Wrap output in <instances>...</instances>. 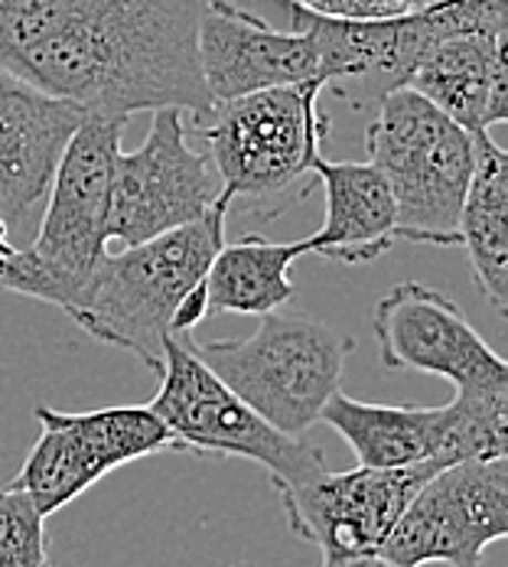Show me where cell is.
Here are the masks:
<instances>
[{
	"label": "cell",
	"mask_w": 508,
	"mask_h": 567,
	"mask_svg": "<svg viewBox=\"0 0 508 567\" xmlns=\"http://www.w3.org/2000/svg\"><path fill=\"white\" fill-rule=\"evenodd\" d=\"M203 0H0V69L85 114L212 109Z\"/></svg>",
	"instance_id": "1"
},
{
	"label": "cell",
	"mask_w": 508,
	"mask_h": 567,
	"mask_svg": "<svg viewBox=\"0 0 508 567\" xmlns=\"http://www.w3.org/2000/svg\"><path fill=\"white\" fill-rule=\"evenodd\" d=\"M228 209L231 196H222L189 226L112 248L89 275L69 317L92 340L134 352L160 375L164 342L176 337V310L206 281L216 251L226 245Z\"/></svg>",
	"instance_id": "2"
},
{
	"label": "cell",
	"mask_w": 508,
	"mask_h": 567,
	"mask_svg": "<svg viewBox=\"0 0 508 567\" xmlns=\"http://www.w3.org/2000/svg\"><path fill=\"white\" fill-rule=\"evenodd\" d=\"M323 82L261 89L216 102L203 131L206 157L219 173L231 203L255 216H278L307 196L313 164L323 154L330 117L320 114Z\"/></svg>",
	"instance_id": "3"
},
{
	"label": "cell",
	"mask_w": 508,
	"mask_h": 567,
	"mask_svg": "<svg viewBox=\"0 0 508 567\" xmlns=\"http://www.w3.org/2000/svg\"><path fill=\"white\" fill-rule=\"evenodd\" d=\"M258 320V330L245 340H189L193 352L281 434L307 437L323 404L339 392L355 342L287 307Z\"/></svg>",
	"instance_id": "4"
},
{
	"label": "cell",
	"mask_w": 508,
	"mask_h": 567,
	"mask_svg": "<svg viewBox=\"0 0 508 567\" xmlns=\"http://www.w3.org/2000/svg\"><path fill=\"white\" fill-rule=\"evenodd\" d=\"M369 164L385 176L397 238L459 245V213L473 176V134L411 89L388 92L365 127Z\"/></svg>",
	"instance_id": "5"
},
{
	"label": "cell",
	"mask_w": 508,
	"mask_h": 567,
	"mask_svg": "<svg viewBox=\"0 0 508 567\" xmlns=\"http://www.w3.org/2000/svg\"><path fill=\"white\" fill-rule=\"evenodd\" d=\"M193 337L164 342L160 392L151 411L167 424L176 451L196 456H241L268 470L271 486H293L326 470V456L307 437H287L193 352Z\"/></svg>",
	"instance_id": "6"
},
{
	"label": "cell",
	"mask_w": 508,
	"mask_h": 567,
	"mask_svg": "<svg viewBox=\"0 0 508 567\" xmlns=\"http://www.w3.org/2000/svg\"><path fill=\"white\" fill-rule=\"evenodd\" d=\"M121 131L124 117H82L59 157L40 226L30 238L33 255L65 290L62 313L75 307L89 275L108 255L112 179L114 161L121 154Z\"/></svg>",
	"instance_id": "7"
},
{
	"label": "cell",
	"mask_w": 508,
	"mask_h": 567,
	"mask_svg": "<svg viewBox=\"0 0 508 567\" xmlns=\"http://www.w3.org/2000/svg\"><path fill=\"white\" fill-rule=\"evenodd\" d=\"M508 535V454L437 470L404 506L379 545L397 567H483L493 542Z\"/></svg>",
	"instance_id": "8"
},
{
	"label": "cell",
	"mask_w": 508,
	"mask_h": 567,
	"mask_svg": "<svg viewBox=\"0 0 508 567\" xmlns=\"http://www.w3.org/2000/svg\"><path fill=\"white\" fill-rule=\"evenodd\" d=\"M222 196L228 193L212 161L189 147L186 112L157 109L147 141L114 161L108 251L189 226Z\"/></svg>",
	"instance_id": "9"
},
{
	"label": "cell",
	"mask_w": 508,
	"mask_h": 567,
	"mask_svg": "<svg viewBox=\"0 0 508 567\" xmlns=\"http://www.w3.org/2000/svg\"><path fill=\"white\" fill-rule=\"evenodd\" d=\"M372 333L385 369L427 372L453 382L456 392L508 389L506 359L444 290L417 281L395 284L372 310Z\"/></svg>",
	"instance_id": "10"
},
{
	"label": "cell",
	"mask_w": 508,
	"mask_h": 567,
	"mask_svg": "<svg viewBox=\"0 0 508 567\" xmlns=\"http://www.w3.org/2000/svg\"><path fill=\"white\" fill-rule=\"evenodd\" d=\"M437 470L440 466L434 463L395 470L355 466L345 473H333L326 466L310 480L278 486L274 493L290 532L317 545L323 555L379 551L397 515Z\"/></svg>",
	"instance_id": "11"
},
{
	"label": "cell",
	"mask_w": 508,
	"mask_h": 567,
	"mask_svg": "<svg viewBox=\"0 0 508 567\" xmlns=\"http://www.w3.org/2000/svg\"><path fill=\"white\" fill-rule=\"evenodd\" d=\"M199 65L212 105L261 89L323 82L320 53L307 30H274L231 0H203Z\"/></svg>",
	"instance_id": "12"
},
{
	"label": "cell",
	"mask_w": 508,
	"mask_h": 567,
	"mask_svg": "<svg viewBox=\"0 0 508 567\" xmlns=\"http://www.w3.org/2000/svg\"><path fill=\"white\" fill-rule=\"evenodd\" d=\"M82 117L79 105L0 69V223L10 241L46 203L59 157Z\"/></svg>",
	"instance_id": "13"
},
{
	"label": "cell",
	"mask_w": 508,
	"mask_h": 567,
	"mask_svg": "<svg viewBox=\"0 0 508 567\" xmlns=\"http://www.w3.org/2000/svg\"><path fill=\"white\" fill-rule=\"evenodd\" d=\"M508 33H450L427 47L404 89L469 134L508 117Z\"/></svg>",
	"instance_id": "14"
},
{
	"label": "cell",
	"mask_w": 508,
	"mask_h": 567,
	"mask_svg": "<svg viewBox=\"0 0 508 567\" xmlns=\"http://www.w3.org/2000/svg\"><path fill=\"white\" fill-rule=\"evenodd\" d=\"M313 176L326 189V223L307 238L310 255L342 265H365L395 245V196L375 164H333L320 154Z\"/></svg>",
	"instance_id": "15"
},
{
	"label": "cell",
	"mask_w": 508,
	"mask_h": 567,
	"mask_svg": "<svg viewBox=\"0 0 508 567\" xmlns=\"http://www.w3.org/2000/svg\"><path fill=\"white\" fill-rule=\"evenodd\" d=\"M320 421L330 424L339 437L359 456V466H414L434 463L447 466L444 444V408H401V404H375L336 392L323 404Z\"/></svg>",
	"instance_id": "16"
},
{
	"label": "cell",
	"mask_w": 508,
	"mask_h": 567,
	"mask_svg": "<svg viewBox=\"0 0 508 567\" xmlns=\"http://www.w3.org/2000/svg\"><path fill=\"white\" fill-rule=\"evenodd\" d=\"M459 245L483 297L508 307V157L489 131L473 134V176L459 213Z\"/></svg>",
	"instance_id": "17"
},
{
	"label": "cell",
	"mask_w": 508,
	"mask_h": 567,
	"mask_svg": "<svg viewBox=\"0 0 508 567\" xmlns=\"http://www.w3.org/2000/svg\"><path fill=\"white\" fill-rule=\"evenodd\" d=\"M310 255L307 238L300 241H268L261 235H241L222 245L206 271V300L209 313H245L265 317L271 310L290 307L297 287L290 281V265Z\"/></svg>",
	"instance_id": "18"
},
{
	"label": "cell",
	"mask_w": 508,
	"mask_h": 567,
	"mask_svg": "<svg viewBox=\"0 0 508 567\" xmlns=\"http://www.w3.org/2000/svg\"><path fill=\"white\" fill-rule=\"evenodd\" d=\"M33 414L40 421V437L10 486H17L43 518H50L105 480V470L75 427L72 411L37 404Z\"/></svg>",
	"instance_id": "19"
},
{
	"label": "cell",
	"mask_w": 508,
	"mask_h": 567,
	"mask_svg": "<svg viewBox=\"0 0 508 567\" xmlns=\"http://www.w3.org/2000/svg\"><path fill=\"white\" fill-rule=\"evenodd\" d=\"M0 567H56L50 558L46 518L17 489H0Z\"/></svg>",
	"instance_id": "20"
},
{
	"label": "cell",
	"mask_w": 508,
	"mask_h": 567,
	"mask_svg": "<svg viewBox=\"0 0 508 567\" xmlns=\"http://www.w3.org/2000/svg\"><path fill=\"white\" fill-rule=\"evenodd\" d=\"M444 0H333L326 13L333 17H397V13H414L424 7H434Z\"/></svg>",
	"instance_id": "21"
},
{
	"label": "cell",
	"mask_w": 508,
	"mask_h": 567,
	"mask_svg": "<svg viewBox=\"0 0 508 567\" xmlns=\"http://www.w3.org/2000/svg\"><path fill=\"white\" fill-rule=\"evenodd\" d=\"M320 567H397L379 551H352V555H323Z\"/></svg>",
	"instance_id": "22"
},
{
	"label": "cell",
	"mask_w": 508,
	"mask_h": 567,
	"mask_svg": "<svg viewBox=\"0 0 508 567\" xmlns=\"http://www.w3.org/2000/svg\"><path fill=\"white\" fill-rule=\"evenodd\" d=\"M290 3H300V7H310V10H317V13H326V7H330L333 0H290Z\"/></svg>",
	"instance_id": "23"
},
{
	"label": "cell",
	"mask_w": 508,
	"mask_h": 567,
	"mask_svg": "<svg viewBox=\"0 0 508 567\" xmlns=\"http://www.w3.org/2000/svg\"><path fill=\"white\" fill-rule=\"evenodd\" d=\"M235 567H248V565H235Z\"/></svg>",
	"instance_id": "24"
}]
</instances>
